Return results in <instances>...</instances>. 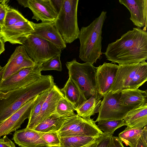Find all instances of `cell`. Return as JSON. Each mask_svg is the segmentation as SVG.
<instances>
[{
	"label": "cell",
	"mask_w": 147,
	"mask_h": 147,
	"mask_svg": "<svg viewBox=\"0 0 147 147\" xmlns=\"http://www.w3.org/2000/svg\"><path fill=\"white\" fill-rule=\"evenodd\" d=\"M107 60L119 65L142 62L147 59V32L134 28L108 44L104 53Z\"/></svg>",
	"instance_id": "6da1fadb"
},
{
	"label": "cell",
	"mask_w": 147,
	"mask_h": 147,
	"mask_svg": "<svg viewBox=\"0 0 147 147\" xmlns=\"http://www.w3.org/2000/svg\"><path fill=\"white\" fill-rule=\"evenodd\" d=\"M54 83L52 76L43 75L40 79L26 86L6 92L0 91V123Z\"/></svg>",
	"instance_id": "7a4b0ae2"
},
{
	"label": "cell",
	"mask_w": 147,
	"mask_h": 147,
	"mask_svg": "<svg viewBox=\"0 0 147 147\" xmlns=\"http://www.w3.org/2000/svg\"><path fill=\"white\" fill-rule=\"evenodd\" d=\"M106 15V11H102L90 25L82 27L80 30L79 57L84 62L93 65L101 58L102 29Z\"/></svg>",
	"instance_id": "3957f363"
},
{
	"label": "cell",
	"mask_w": 147,
	"mask_h": 147,
	"mask_svg": "<svg viewBox=\"0 0 147 147\" xmlns=\"http://www.w3.org/2000/svg\"><path fill=\"white\" fill-rule=\"evenodd\" d=\"M147 80V63L119 65L115 77L108 92L120 93L138 89Z\"/></svg>",
	"instance_id": "277c9868"
},
{
	"label": "cell",
	"mask_w": 147,
	"mask_h": 147,
	"mask_svg": "<svg viewBox=\"0 0 147 147\" xmlns=\"http://www.w3.org/2000/svg\"><path fill=\"white\" fill-rule=\"evenodd\" d=\"M79 0H64L54 22L55 26L65 43L78 38L80 32L78 23Z\"/></svg>",
	"instance_id": "5b68a950"
},
{
	"label": "cell",
	"mask_w": 147,
	"mask_h": 147,
	"mask_svg": "<svg viewBox=\"0 0 147 147\" xmlns=\"http://www.w3.org/2000/svg\"><path fill=\"white\" fill-rule=\"evenodd\" d=\"M69 77L84 92L87 99L98 94L95 82L96 67L88 62L80 63L74 59L67 62Z\"/></svg>",
	"instance_id": "8992f818"
},
{
	"label": "cell",
	"mask_w": 147,
	"mask_h": 147,
	"mask_svg": "<svg viewBox=\"0 0 147 147\" xmlns=\"http://www.w3.org/2000/svg\"><path fill=\"white\" fill-rule=\"evenodd\" d=\"M91 118H83L77 114L67 119L57 132L60 137L73 136L100 137L103 132Z\"/></svg>",
	"instance_id": "52a82bcc"
},
{
	"label": "cell",
	"mask_w": 147,
	"mask_h": 147,
	"mask_svg": "<svg viewBox=\"0 0 147 147\" xmlns=\"http://www.w3.org/2000/svg\"><path fill=\"white\" fill-rule=\"evenodd\" d=\"M21 45L29 57L38 64L61 54L62 51L51 42L32 34L23 40Z\"/></svg>",
	"instance_id": "ba28073f"
},
{
	"label": "cell",
	"mask_w": 147,
	"mask_h": 147,
	"mask_svg": "<svg viewBox=\"0 0 147 147\" xmlns=\"http://www.w3.org/2000/svg\"><path fill=\"white\" fill-rule=\"evenodd\" d=\"M120 93L108 92L103 96L96 122L101 120L123 119L128 112L133 109L120 104Z\"/></svg>",
	"instance_id": "9c48e42d"
},
{
	"label": "cell",
	"mask_w": 147,
	"mask_h": 147,
	"mask_svg": "<svg viewBox=\"0 0 147 147\" xmlns=\"http://www.w3.org/2000/svg\"><path fill=\"white\" fill-rule=\"evenodd\" d=\"M23 68L3 81H0V91L6 92L25 86L41 78L40 65Z\"/></svg>",
	"instance_id": "30bf717a"
},
{
	"label": "cell",
	"mask_w": 147,
	"mask_h": 147,
	"mask_svg": "<svg viewBox=\"0 0 147 147\" xmlns=\"http://www.w3.org/2000/svg\"><path fill=\"white\" fill-rule=\"evenodd\" d=\"M35 64L23 46H19L0 70V81H4L22 69L34 66Z\"/></svg>",
	"instance_id": "8fae6325"
},
{
	"label": "cell",
	"mask_w": 147,
	"mask_h": 147,
	"mask_svg": "<svg viewBox=\"0 0 147 147\" xmlns=\"http://www.w3.org/2000/svg\"><path fill=\"white\" fill-rule=\"evenodd\" d=\"M29 100L9 117L0 123V138L11 134L20 128L29 118L38 96Z\"/></svg>",
	"instance_id": "7c38bea8"
},
{
	"label": "cell",
	"mask_w": 147,
	"mask_h": 147,
	"mask_svg": "<svg viewBox=\"0 0 147 147\" xmlns=\"http://www.w3.org/2000/svg\"><path fill=\"white\" fill-rule=\"evenodd\" d=\"M118 65L104 62L96 67L95 82L97 93L103 96L108 93L115 77Z\"/></svg>",
	"instance_id": "4fadbf2b"
},
{
	"label": "cell",
	"mask_w": 147,
	"mask_h": 147,
	"mask_svg": "<svg viewBox=\"0 0 147 147\" xmlns=\"http://www.w3.org/2000/svg\"><path fill=\"white\" fill-rule=\"evenodd\" d=\"M33 31L30 21L26 19L10 27L0 29V37L5 42L21 45L23 40Z\"/></svg>",
	"instance_id": "5bb4252c"
},
{
	"label": "cell",
	"mask_w": 147,
	"mask_h": 147,
	"mask_svg": "<svg viewBox=\"0 0 147 147\" xmlns=\"http://www.w3.org/2000/svg\"><path fill=\"white\" fill-rule=\"evenodd\" d=\"M27 7L32 11V19L42 22H55L58 14L51 0H28Z\"/></svg>",
	"instance_id": "9a60e30c"
},
{
	"label": "cell",
	"mask_w": 147,
	"mask_h": 147,
	"mask_svg": "<svg viewBox=\"0 0 147 147\" xmlns=\"http://www.w3.org/2000/svg\"><path fill=\"white\" fill-rule=\"evenodd\" d=\"M64 96V94L55 83L44 102L41 111L37 117L26 128L34 129L36 126L55 112L57 104L59 100Z\"/></svg>",
	"instance_id": "2e32d148"
},
{
	"label": "cell",
	"mask_w": 147,
	"mask_h": 147,
	"mask_svg": "<svg viewBox=\"0 0 147 147\" xmlns=\"http://www.w3.org/2000/svg\"><path fill=\"white\" fill-rule=\"evenodd\" d=\"M33 31L31 33L52 43L62 50L66 48V44L55 26L54 22L36 23L30 21Z\"/></svg>",
	"instance_id": "e0dca14e"
},
{
	"label": "cell",
	"mask_w": 147,
	"mask_h": 147,
	"mask_svg": "<svg viewBox=\"0 0 147 147\" xmlns=\"http://www.w3.org/2000/svg\"><path fill=\"white\" fill-rule=\"evenodd\" d=\"M130 13V20L138 28L143 27L146 31L147 25V0H119Z\"/></svg>",
	"instance_id": "ac0fdd59"
},
{
	"label": "cell",
	"mask_w": 147,
	"mask_h": 147,
	"mask_svg": "<svg viewBox=\"0 0 147 147\" xmlns=\"http://www.w3.org/2000/svg\"><path fill=\"white\" fill-rule=\"evenodd\" d=\"M12 139L20 147H49L39 132L27 128L15 131Z\"/></svg>",
	"instance_id": "d6986e66"
},
{
	"label": "cell",
	"mask_w": 147,
	"mask_h": 147,
	"mask_svg": "<svg viewBox=\"0 0 147 147\" xmlns=\"http://www.w3.org/2000/svg\"><path fill=\"white\" fill-rule=\"evenodd\" d=\"M123 119L127 127L142 129L147 124V104L130 110Z\"/></svg>",
	"instance_id": "ffe728a7"
},
{
	"label": "cell",
	"mask_w": 147,
	"mask_h": 147,
	"mask_svg": "<svg viewBox=\"0 0 147 147\" xmlns=\"http://www.w3.org/2000/svg\"><path fill=\"white\" fill-rule=\"evenodd\" d=\"M119 102L133 109L147 104V91L138 89L125 90L120 92Z\"/></svg>",
	"instance_id": "44dd1931"
},
{
	"label": "cell",
	"mask_w": 147,
	"mask_h": 147,
	"mask_svg": "<svg viewBox=\"0 0 147 147\" xmlns=\"http://www.w3.org/2000/svg\"><path fill=\"white\" fill-rule=\"evenodd\" d=\"M75 114L73 113L60 115L55 112L39 123L34 129L42 132H57L60 129L67 119Z\"/></svg>",
	"instance_id": "7402d4cb"
},
{
	"label": "cell",
	"mask_w": 147,
	"mask_h": 147,
	"mask_svg": "<svg viewBox=\"0 0 147 147\" xmlns=\"http://www.w3.org/2000/svg\"><path fill=\"white\" fill-rule=\"evenodd\" d=\"M64 97L76 108L87 100L84 92L70 78L61 89Z\"/></svg>",
	"instance_id": "603a6c76"
},
{
	"label": "cell",
	"mask_w": 147,
	"mask_h": 147,
	"mask_svg": "<svg viewBox=\"0 0 147 147\" xmlns=\"http://www.w3.org/2000/svg\"><path fill=\"white\" fill-rule=\"evenodd\" d=\"M103 96L97 94L92 96L76 108L75 111L77 114L83 118H90V117L98 113Z\"/></svg>",
	"instance_id": "cb8c5ba5"
},
{
	"label": "cell",
	"mask_w": 147,
	"mask_h": 147,
	"mask_svg": "<svg viewBox=\"0 0 147 147\" xmlns=\"http://www.w3.org/2000/svg\"><path fill=\"white\" fill-rule=\"evenodd\" d=\"M99 137L80 136L60 137V147H86Z\"/></svg>",
	"instance_id": "d4e9b609"
},
{
	"label": "cell",
	"mask_w": 147,
	"mask_h": 147,
	"mask_svg": "<svg viewBox=\"0 0 147 147\" xmlns=\"http://www.w3.org/2000/svg\"><path fill=\"white\" fill-rule=\"evenodd\" d=\"M145 129L125 128L118 135V138L126 145L130 147H136L140 137L142 135Z\"/></svg>",
	"instance_id": "484cf974"
},
{
	"label": "cell",
	"mask_w": 147,
	"mask_h": 147,
	"mask_svg": "<svg viewBox=\"0 0 147 147\" xmlns=\"http://www.w3.org/2000/svg\"><path fill=\"white\" fill-rule=\"evenodd\" d=\"M97 126L104 134L112 135L117 129L126 125L123 119L101 120L98 122Z\"/></svg>",
	"instance_id": "4316f807"
},
{
	"label": "cell",
	"mask_w": 147,
	"mask_h": 147,
	"mask_svg": "<svg viewBox=\"0 0 147 147\" xmlns=\"http://www.w3.org/2000/svg\"><path fill=\"white\" fill-rule=\"evenodd\" d=\"M52 86L38 96L31 110L28 119V121L27 125L30 124L40 113L42 105L51 90Z\"/></svg>",
	"instance_id": "83f0119b"
},
{
	"label": "cell",
	"mask_w": 147,
	"mask_h": 147,
	"mask_svg": "<svg viewBox=\"0 0 147 147\" xmlns=\"http://www.w3.org/2000/svg\"><path fill=\"white\" fill-rule=\"evenodd\" d=\"M26 19L18 11L8 7L7 10L4 24L2 28L10 27L19 22Z\"/></svg>",
	"instance_id": "f1b7e54d"
},
{
	"label": "cell",
	"mask_w": 147,
	"mask_h": 147,
	"mask_svg": "<svg viewBox=\"0 0 147 147\" xmlns=\"http://www.w3.org/2000/svg\"><path fill=\"white\" fill-rule=\"evenodd\" d=\"M61 55L55 56L41 63V71L54 70L61 71L62 68L60 60Z\"/></svg>",
	"instance_id": "f546056e"
},
{
	"label": "cell",
	"mask_w": 147,
	"mask_h": 147,
	"mask_svg": "<svg viewBox=\"0 0 147 147\" xmlns=\"http://www.w3.org/2000/svg\"><path fill=\"white\" fill-rule=\"evenodd\" d=\"M76 107L63 96L58 101L55 112L60 115L74 113Z\"/></svg>",
	"instance_id": "4dcf8cb0"
},
{
	"label": "cell",
	"mask_w": 147,
	"mask_h": 147,
	"mask_svg": "<svg viewBox=\"0 0 147 147\" xmlns=\"http://www.w3.org/2000/svg\"><path fill=\"white\" fill-rule=\"evenodd\" d=\"M39 132L42 139L48 144L49 147L60 146V137L57 132Z\"/></svg>",
	"instance_id": "1f68e13d"
},
{
	"label": "cell",
	"mask_w": 147,
	"mask_h": 147,
	"mask_svg": "<svg viewBox=\"0 0 147 147\" xmlns=\"http://www.w3.org/2000/svg\"><path fill=\"white\" fill-rule=\"evenodd\" d=\"M113 136L103 133L99 138L97 147H115Z\"/></svg>",
	"instance_id": "d6a6232c"
},
{
	"label": "cell",
	"mask_w": 147,
	"mask_h": 147,
	"mask_svg": "<svg viewBox=\"0 0 147 147\" xmlns=\"http://www.w3.org/2000/svg\"><path fill=\"white\" fill-rule=\"evenodd\" d=\"M136 147H147V127H145L144 131L140 137Z\"/></svg>",
	"instance_id": "836d02e7"
},
{
	"label": "cell",
	"mask_w": 147,
	"mask_h": 147,
	"mask_svg": "<svg viewBox=\"0 0 147 147\" xmlns=\"http://www.w3.org/2000/svg\"><path fill=\"white\" fill-rule=\"evenodd\" d=\"M13 142L8 138L7 136L0 138V147H15Z\"/></svg>",
	"instance_id": "e575fe53"
},
{
	"label": "cell",
	"mask_w": 147,
	"mask_h": 147,
	"mask_svg": "<svg viewBox=\"0 0 147 147\" xmlns=\"http://www.w3.org/2000/svg\"><path fill=\"white\" fill-rule=\"evenodd\" d=\"M64 0H51L53 5L58 14L62 6Z\"/></svg>",
	"instance_id": "d590c367"
},
{
	"label": "cell",
	"mask_w": 147,
	"mask_h": 147,
	"mask_svg": "<svg viewBox=\"0 0 147 147\" xmlns=\"http://www.w3.org/2000/svg\"><path fill=\"white\" fill-rule=\"evenodd\" d=\"M9 6L7 5L0 13V29L3 26L6 15L7 10Z\"/></svg>",
	"instance_id": "8d00e7d4"
},
{
	"label": "cell",
	"mask_w": 147,
	"mask_h": 147,
	"mask_svg": "<svg viewBox=\"0 0 147 147\" xmlns=\"http://www.w3.org/2000/svg\"><path fill=\"white\" fill-rule=\"evenodd\" d=\"M115 147H124L123 142L119 139L117 137L113 136Z\"/></svg>",
	"instance_id": "74e56055"
},
{
	"label": "cell",
	"mask_w": 147,
	"mask_h": 147,
	"mask_svg": "<svg viewBox=\"0 0 147 147\" xmlns=\"http://www.w3.org/2000/svg\"><path fill=\"white\" fill-rule=\"evenodd\" d=\"M5 42L0 37V55L5 50Z\"/></svg>",
	"instance_id": "f35d334b"
},
{
	"label": "cell",
	"mask_w": 147,
	"mask_h": 147,
	"mask_svg": "<svg viewBox=\"0 0 147 147\" xmlns=\"http://www.w3.org/2000/svg\"><path fill=\"white\" fill-rule=\"evenodd\" d=\"M17 1L20 4L24 6V7H27L28 0H18Z\"/></svg>",
	"instance_id": "ab89813d"
},
{
	"label": "cell",
	"mask_w": 147,
	"mask_h": 147,
	"mask_svg": "<svg viewBox=\"0 0 147 147\" xmlns=\"http://www.w3.org/2000/svg\"><path fill=\"white\" fill-rule=\"evenodd\" d=\"M99 138L97 139L96 141L93 142L88 145L87 146H86V147H97V146Z\"/></svg>",
	"instance_id": "60d3db41"
},
{
	"label": "cell",
	"mask_w": 147,
	"mask_h": 147,
	"mask_svg": "<svg viewBox=\"0 0 147 147\" xmlns=\"http://www.w3.org/2000/svg\"><path fill=\"white\" fill-rule=\"evenodd\" d=\"M9 1L7 0V1L3 3L0 4V13L1 11L3 10L4 8L5 7L6 5H7V1Z\"/></svg>",
	"instance_id": "b9f144b4"
},
{
	"label": "cell",
	"mask_w": 147,
	"mask_h": 147,
	"mask_svg": "<svg viewBox=\"0 0 147 147\" xmlns=\"http://www.w3.org/2000/svg\"><path fill=\"white\" fill-rule=\"evenodd\" d=\"M7 1V0H0V3H3Z\"/></svg>",
	"instance_id": "7bdbcfd3"
},
{
	"label": "cell",
	"mask_w": 147,
	"mask_h": 147,
	"mask_svg": "<svg viewBox=\"0 0 147 147\" xmlns=\"http://www.w3.org/2000/svg\"><path fill=\"white\" fill-rule=\"evenodd\" d=\"M60 147L59 146H55V147Z\"/></svg>",
	"instance_id": "ee69618b"
},
{
	"label": "cell",
	"mask_w": 147,
	"mask_h": 147,
	"mask_svg": "<svg viewBox=\"0 0 147 147\" xmlns=\"http://www.w3.org/2000/svg\"></svg>",
	"instance_id": "f6af8a7d"
}]
</instances>
